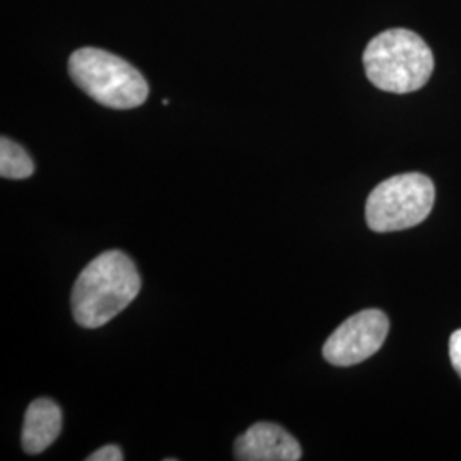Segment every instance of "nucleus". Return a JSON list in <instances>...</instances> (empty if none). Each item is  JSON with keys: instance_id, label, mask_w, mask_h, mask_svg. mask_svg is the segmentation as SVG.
<instances>
[{"instance_id": "nucleus-1", "label": "nucleus", "mask_w": 461, "mask_h": 461, "mask_svg": "<svg viewBox=\"0 0 461 461\" xmlns=\"http://www.w3.org/2000/svg\"><path fill=\"white\" fill-rule=\"evenodd\" d=\"M142 280L132 260L120 249L101 253L74 284L72 314L83 329H99L139 296Z\"/></svg>"}, {"instance_id": "nucleus-2", "label": "nucleus", "mask_w": 461, "mask_h": 461, "mask_svg": "<svg viewBox=\"0 0 461 461\" xmlns=\"http://www.w3.org/2000/svg\"><path fill=\"white\" fill-rule=\"evenodd\" d=\"M363 62L371 84L393 95L422 89L434 72L432 50L419 34L403 28L375 36L364 50Z\"/></svg>"}, {"instance_id": "nucleus-3", "label": "nucleus", "mask_w": 461, "mask_h": 461, "mask_svg": "<svg viewBox=\"0 0 461 461\" xmlns=\"http://www.w3.org/2000/svg\"><path fill=\"white\" fill-rule=\"evenodd\" d=\"M68 72L89 98L113 110H132L149 96L144 76L106 50H76L68 59Z\"/></svg>"}, {"instance_id": "nucleus-4", "label": "nucleus", "mask_w": 461, "mask_h": 461, "mask_svg": "<svg viewBox=\"0 0 461 461\" xmlns=\"http://www.w3.org/2000/svg\"><path fill=\"white\" fill-rule=\"evenodd\" d=\"M436 200L432 180L422 173L396 175L371 192L366 202V221L376 232L403 230L428 219Z\"/></svg>"}, {"instance_id": "nucleus-5", "label": "nucleus", "mask_w": 461, "mask_h": 461, "mask_svg": "<svg viewBox=\"0 0 461 461\" xmlns=\"http://www.w3.org/2000/svg\"><path fill=\"white\" fill-rule=\"evenodd\" d=\"M388 316L379 310H364L347 318L323 346V357L333 366L348 367L375 356L386 340Z\"/></svg>"}, {"instance_id": "nucleus-6", "label": "nucleus", "mask_w": 461, "mask_h": 461, "mask_svg": "<svg viewBox=\"0 0 461 461\" xmlns=\"http://www.w3.org/2000/svg\"><path fill=\"white\" fill-rule=\"evenodd\" d=\"M301 455L296 438L272 422L253 424L234 443V460L297 461Z\"/></svg>"}, {"instance_id": "nucleus-7", "label": "nucleus", "mask_w": 461, "mask_h": 461, "mask_svg": "<svg viewBox=\"0 0 461 461\" xmlns=\"http://www.w3.org/2000/svg\"><path fill=\"white\" fill-rule=\"evenodd\" d=\"M62 409L51 398L33 400L24 415L23 447L30 455H40L57 441L62 432Z\"/></svg>"}, {"instance_id": "nucleus-8", "label": "nucleus", "mask_w": 461, "mask_h": 461, "mask_svg": "<svg viewBox=\"0 0 461 461\" xmlns=\"http://www.w3.org/2000/svg\"><path fill=\"white\" fill-rule=\"evenodd\" d=\"M34 173L33 159L14 140L0 139V176L7 180H26Z\"/></svg>"}, {"instance_id": "nucleus-9", "label": "nucleus", "mask_w": 461, "mask_h": 461, "mask_svg": "<svg viewBox=\"0 0 461 461\" xmlns=\"http://www.w3.org/2000/svg\"><path fill=\"white\" fill-rule=\"evenodd\" d=\"M87 461H122L123 460V453L116 445H106L99 447L98 451H95L93 455H89Z\"/></svg>"}, {"instance_id": "nucleus-10", "label": "nucleus", "mask_w": 461, "mask_h": 461, "mask_svg": "<svg viewBox=\"0 0 461 461\" xmlns=\"http://www.w3.org/2000/svg\"><path fill=\"white\" fill-rule=\"evenodd\" d=\"M449 359L461 378V329L453 331L449 339Z\"/></svg>"}]
</instances>
